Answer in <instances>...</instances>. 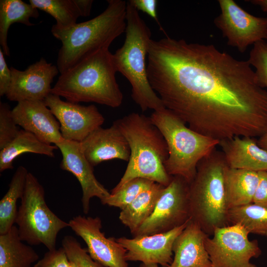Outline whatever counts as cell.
Returning a JSON list of instances; mask_svg holds the SVG:
<instances>
[{
	"label": "cell",
	"instance_id": "obj_1",
	"mask_svg": "<svg viewBox=\"0 0 267 267\" xmlns=\"http://www.w3.org/2000/svg\"><path fill=\"white\" fill-rule=\"evenodd\" d=\"M147 61L164 107L192 130L219 141L267 132V91L248 61L166 36L151 40Z\"/></svg>",
	"mask_w": 267,
	"mask_h": 267
},
{
	"label": "cell",
	"instance_id": "obj_2",
	"mask_svg": "<svg viewBox=\"0 0 267 267\" xmlns=\"http://www.w3.org/2000/svg\"><path fill=\"white\" fill-rule=\"evenodd\" d=\"M106 8L97 16L66 28L52 26V35L61 41L57 59L60 74L84 58L103 49L126 31L127 2L108 0Z\"/></svg>",
	"mask_w": 267,
	"mask_h": 267
},
{
	"label": "cell",
	"instance_id": "obj_3",
	"mask_svg": "<svg viewBox=\"0 0 267 267\" xmlns=\"http://www.w3.org/2000/svg\"><path fill=\"white\" fill-rule=\"evenodd\" d=\"M109 48L101 49L61 74L50 93L79 103L95 102L112 108L121 105L123 95Z\"/></svg>",
	"mask_w": 267,
	"mask_h": 267
},
{
	"label": "cell",
	"instance_id": "obj_4",
	"mask_svg": "<svg viewBox=\"0 0 267 267\" xmlns=\"http://www.w3.org/2000/svg\"><path fill=\"white\" fill-rule=\"evenodd\" d=\"M114 122L128 142L131 155L123 176L112 189L137 178L168 185L172 177L164 167L169 155L167 145L150 117L133 112Z\"/></svg>",
	"mask_w": 267,
	"mask_h": 267
},
{
	"label": "cell",
	"instance_id": "obj_5",
	"mask_svg": "<svg viewBox=\"0 0 267 267\" xmlns=\"http://www.w3.org/2000/svg\"><path fill=\"white\" fill-rule=\"evenodd\" d=\"M126 21L124 43L113 54L116 70L130 83L132 98L142 111L162 109L165 107L151 87L147 74L146 58L151 33L138 11L129 1Z\"/></svg>",
	"mask_w": 267,
	"mask_h": 267
},
{
	"label": "cell",
	"instance_id": "obj_6",
	"mask_svg": "<svg viewBox=\"0 0 267 267\" xmlns=\"http://www.w3.org/2000/svg\"><path fill=\"white\" fill-rule=\"evenodd\" d=\"M150 118L167 145L169 155L164 163L167 174L181 177L189 184L199 162L216 149L220 141L190 129L165 108L154 111Z\"/></svg>",
	"mask_w": 267,
	"mask_h": 267
},
{
	"label": "cell",
	"instance_id": "obj_7",
	"mask_svg": "<svg viewBox=\"0 0 267 267\" xmlns=\"http://www.w3.org/2000/svg\"><path fill=\"white\" fill-rule=\"evenodd\" d=\"M226 166L222 152L215 149L199 162L189 184L190 217H200L214 228L223 222L228 210L224 184Z\"/></svg>",
	"mask_w": 267,
	"mask_h": 267
},
{
	"label": "cell",
	"instance_id": "obj_8",
	"mask_svg": "<svg viewBox=\"0 0 267 267\" xmlns=\"http://www.w3.org/2000/svg\"><path fill=\"white\" fill-rule=\"evenodd\" d=\"M20 200L15 222L20 239L30 245L43 244L48 250L55 249L58 233L69 224L48 207L43 185L30 172Z\"/></svg>",
	"mask_w": 267,
	"mask_h": 267
},
{
	"label": "cell",
	"instance_id": "obj_9",
	"mask_svg": "<svg viewBox=\"0 0 267 267\" xmlns=\"http://www.w3.org/2000/svg\"><path fill=\"white\" fill-rule=\"evenodd\" d=\"M249 233L237 223L215 227L213 237L205 240L213 267H256L250 260L260 256L261 250L256 240L249 239Z\"/></svg>",
	"mask_w": 267,
	"mask_h": 267
},
{
	"label": "cell",
	"instance_id": "obj_10",
	"mask_svg": "<svg viewBox=\"0 0 267 267\" xmlns=\"http://www.w3.org/2000/svg\"><path fill=\"white\" fill-rule=\"evenodd\" d=\"M189 184L181 177H172L169 184L163 188L153 213L133 234L134 237L168 231L191 218Z\"/></svg>",
	"mask_w": 267,
	"mask_h": 267
},
{
	"label": "cell",
	"instance_id": "obj_11",
	"mask_svg": "<svg viewBox=\"0 0 267 267\" xmlns=\"http://www.w3.org/2000/svg\"><path fill=\"white\" fill-rule=\"evenodd\" d=\"M221 13L214 20L228 45L244 52L247 47L267 37V17L251 14L233 0H218Z\"/></svg>",
	"mask_w": 267,
	"mask_h": 267
},
{
	"label": "cell",
	"instance_id": "obj_12",
	"mask_svg": "<svg viewBox=\"0 0 267 267\" xmlns=\"http://www.w3.org/2000/svg\"><path fill=\"white\" fill-rule=\"evenodd\" d=\"M60 124V132L66 140L83 141L90 133L101 127L105 118L94 105L85 106L62 100L50 93L44 100Z\"/></svg>",
	"mask_w": 267,
	"mask_h": 267
},
{
	"label": "cell",
	"instance_id": "obj_13",
	"mask_svg": "<svg viewBox=\"0 0 267 267\" xmlns=\"http://www.w3.org/2000/svg\"><path fill=\"white\" fill-rule=\"evenodd\" d=\"M69 227L86 243L91 258L104 267H129L126 249L101 231L102 221L96 217L79 215L68 222Z\"/></svg>",
	"mask_w": 267,
	"mask_h": 267
},
{
	"label": "cell",
	"instance_id": "obj_14",
	"mask_svg": "<svg viewBox=\"0 0 267 267\" xmlns=\"http://www.w3.org/2000/svg\"><path fill=\"white\" fill-rule=\"evenodd\" d=\"M11 81L5 96L10 101L41 100L50 94L51 84L58 74L56 66L43 57L25 70L11 67Z\"/></svg>",
	"mask_w": 267,
	"mask_h": 267
},
{
	"label": "cell",
	"instance_id": "obj_15",
	"mask_svg": "<svg viewBox=\"0 0 267 267\" xmlns=\"http://www.w3.org/2000/svg\"><path fill=\"white\" fill-rule=\"evenodd\" d=\"M191 219L190 218L180 225L165 232L133 238L121 237L116 241L126 249L127 261H140L168 267L173 261L174 242Z\"/></svg>",
	"mask_w": 267,
	"mask_h": 267
},
{
	"label": "cell",
	"instance_id": "obj_16",
	"mask_svg": "<svg viewBox=\"0 0 267 267\" xmlns=\"http://www.w3.org/2000/svg\"><path fill=\"white\" fill-rule=\"evenodd\" d=\"M55 145L62 154L61 169L72 173L81 185L83 210L88 214L92 198L97 197L101 201L110 192L96 178L93 166L85 156L80 142L64 139Z\"/></svg>",
	"mask_w": 267,
	"mask_h": 267
},
{
	"label": "cell",
	"instance_id": "obj_17",
	"mask_svg": "<svg viewBox=\"0 0 267 267\" xmlns=\"http://www.w3.org/2000/svg\"><path fill=\"white\" fill-rule=\"evenodd\" d=\"M12 113L18 126L33 134L41 141L56 145L64 140L59 123L44 101L18 102L12 109Z\"/></svg>",
	"mask_w": 267,
	"mask_h": 267
},
{
	"label": "cell",
	"instance_id": "obj_18",
	"mask_svg": "<svg viewBox=\"0 0 267 267\" xmlns=\"http://www.w3.org/2000/svg\"><path fill=\"white\" fill-rule=\"evenodd\" d=\"M80 143L85 156L93 167L115 159L129 161V145L114 121L109 128L96 129Z\"/></svg>",
	"mask_w": 267,
	"mask_h": 267
},
{
	"label": "cell",
	"instance_id": "obj_19",
	"mask_svg": "<svg viewBox=\"0 0 267 267\" xmlns=\"http://www.w3.org/2000/svg\"><path fill=\"white\" fill-rule=\"evenodd\" d=\"M206 238L198 222L191 219L175 240L174 258L167 267H213L205 247Z\"/></svg>",
	"mask_w": 267,
	"mask_h": 267
},
{
	"label": "cell",
	"instance_id": "obj_20",
	"mask_svg": "<svg viewBox=\"0 0 267 267\" xmlns=\"http://www.w3.org/2000/svg\"><path fill=\"white\" fill-rule=\"evenodd\" d=\"M219 145L228 167L267 171V151L259 146L254 137L234 136L220 141Z\"/></svg>",
	"mask_w": 267,
	"mask_h": 267
},
{
	"label": "cell",
	"instance_id": "obj_21",
	"mask_svg": "<svg viewBox=\"0 0 267 267\" xmlns=\"http://www.w3.org/2000/svg\"><path fill=\"white\" fill-rule=\"evenodd\" d=\"M259 181L258 172L230 168L226 165L224 184L228 209L252 203Z\"/></svg>",
	"mask_w": 267,
	"mask_h": 267
},
{
	"label": "cell",
	"instance_id": "obj_22",
	"mask_svg": "<svg viewBox=\"0 0 267 267\" xmlns=\"http://www.w3.org/2000/svg\"><path fill=\"white\" fill-rule=\"evenodd\" d=\"M30 3L55 19L53 25L66 28L77 23L80 16L90 15L92 0H29Z\"/></svg>",
	"mask_w": 267,
	"mask_h": 267
},
{
	"label": "cell",
	"instance_id": "obj_23",
	"mask_svg": "<svg viewBox=\"0 0 267 267\" xmlns=\"http://www.w3.org/2000/svg\"><path fill=\"white\" fill-rule=\"evenodd\" d=\"M39 259L31 245L20 239L16 225L0 235V267H31Z\"/></svg>",
	"mask_w": 267,
	"mask_h": 267
},
{
	"label": "cell",
	"instance_id": "obj_24",
	"mask_svg": "<svg viewBox=\"0 0 267 267\" xmlns=\"http://www.w3.org/2000/svg\"><path fill=\"white\" fill-rule=\"evenodd\" d=\"M55 145L45 143L33 134L20 130L15 138L0 151V172L13 168V163L18 156L26 153L54 157Z\"/></svg>",
	"mask_w": 267,
	"mask_h": 267
},
{
	"label": "cell",
	"instance_id": "obj_25",
	"mask_svg": "<svg viewBox=\"0 0 267 267\" xmlns=\"http://www.w3.org/2000/svg\"><path fill=\"white\" fill-rule=\"evenodd\" d=\"M165 186L155 182L141 192L134 200L121 210V222L134 234L153 213Z\"/></svg>",
	"mask_w": 267,
	"mask_h": 267
},
{
	"label": "cell",
	"instance_id": "obj_26",
	"mask_svg": "<svg viewBox=\"0 0 267 267\" xmlns=\"http://www.w3.org/2000/svg\"><path fill=\"white\" fill-rule=\"evenodd\" d=\"M39 16L38 9L30 3L21 0H0V44L4 54L10 55L7 38L10 25L20 23L28 26H33L34 24L30 19L37 18Z\"/></svg>",
	"mask_w": 267,
	"mask_h": 267
},
{
	"label": "cell",
	"instance_id": "obj_27",
	"mask_svg": "<svg viewBox=\"0 0 267 267\" xmlns=\"http://www.w3.org/2000/svg\"><path fill=\"white\" fill-rule=\"evenodd\" d=\"M28 173L25 167L19 166L7 191L0 201V235L6 233L15 225L18 211L17 202L23 195Z\"/></svg>",
	"mask_w": 267,
	"mask_h": 267
},
{
	"label": "cell",
	"instance_id": "obj_28",
	"mask_svg": "<svg viewBox=\"0 0 267 267\" xmlns=\"http://www.w3.org/2000/svg\"><path fill=\"white\" fill-rule=\"evenodd\" d=\"M227 217L233 224H239L250 233L267 236V208L253 203L231 208Z\"/></svg>",
	"mask_w": 267,
	"mask_h": 267
},
{
	"label": "cell",
	"instance_id": "obj_29",
	"mask_svg": "<svg viewBox=\"0 0 267 267\" xmlns=\"http://www.w3.org/2000/svg\"><path fill=\"white\" fill-rule=\"evenodd\" d=\"M154 183L153 181L143 178H134L119 188L112 189L110 195L100 202L103 205L118 207L122 210L141 192L150 188Z\"/></svg>",
	"mask_w": 267,
	"mask_h": 267
},
{
	"label": "cell",
	"instance_id": "obj_30",
	"mask_svg": "<svg viewBox=\"0 0 267 267\" xmlns=\"http://www.w3.org/2000/svg\"><path fill=\"white\" fill-rule=\"evenodd\" d=\"M62 247L66 252L69 261L78 267H104L93 260L88 250L71 235L65 236L62 241Z\"/></svg>",
	"mask_w": 267,
	"mask_h": 267
},
{
	"label": "cell",
	"instance_id": "obj_31",
	"mask_svg": "<svg viewBox=\"0 0 267 267\" xmlns=\"http://www.w3.org/2000/svg\"><path fill=\"white\" fill-rule=\"evenodd\" d=\"M253 66L257 80L263 88H267V43L260 41L253 45L248 60Z\"/></svg>",
	"mask_w": 267,
	"mask_h": 267
},
{
	"label": "cell",
	"instance_id": "obj_32",
	"mask_svg": "<svg viewBox=\"0 0 267 267\" xmlns=\"http://www.w3.org/2000/svg\"><path fill=\"white\" fill-rule=\"evenodd\" d=\"M14 120L12 110L7 103L0 102V150L12 141L19 130Z\"/></svg>",
	"mask_w": 267,
	"mask_h": 267
},
{
	"label": "cell",
	"instance_id": "obj_33",
	"mask_svg": "<svg viewBox=\"0 0 267 267\" xmlns=\"http://www.w3.org/2000/svg\"><path fill=\"white\" fill-rule=\"evenodd\" d=\"M33 267H71V263L62 247L58 249L48 250Z\"/></svg>",
	"mask_w": 267,
	"mask_h": 267
},
{
	"label": "cell",
	"instance_id": "obj_34",
	"mask_svg": "<svg viewBox=\"0 0 267 267\" xmlns=\"http://www.w3.org/2000/svg\"><path fill=\"white\" fill-rule=\"evenodd\" d=\"M132 4L138 11L146 13L153 18L158 24L160 29L164 32L165 30L162 28L158 18L157 7L158 1L156 0H130Z\"/></svg>",
	"mask_w": 267,
	"mask_h": 267
},
{
	"label": "cell",
	"instance_id": "obj_35",
	"mask_svg": "<svg viewBox=\"0 0 267 267\" xmlns=\"http://www.w3.org/2000/svg\"><path fill=\"white\" fill-rule=\"evenodd\" d=\"M258 173L259 181L252 203L267 208V171H260Z\"/></svg>",
	"mask_w": 267,
	"mask_h": 267
},
{
	"label": "cell",
	"instance_id": "obj_36",
	"mask_svg": "<svg viewBox=\"0 0 267 267\" xmlns=\"http://www.w3.org/2000/svg\"><path fill=\"white\" fill-rule=\"evenodd\" d=\"M11 81V73L4 57V53L0 48V96L5 95Z\"/></svg>",
	"mask_w": 267,
	"mask_h": 267
},
{
	"label": "cell",
	"instance_id": "obj_37",
	"mask_svg": "<svg viewBox=\"0 0 267 267\" xmlns=\"http://www.w3.org/2000/svg\"><path fill=\"white\" fill-rule=\"evenodd\" d=\"M249 1L259 6L263 11L267 12V0H252Z\"/></svg>",
	"mask_w": 267,
	"mask_h": 267
},
{
	"label": "cell",
	"instance_id": "obj_38",
	"mask_svg": "<svg viewBox=\"0 0 267 267\" xmlns=\"http://www.w3.org/2000/svg\"><path fill=\"white\" fill-rule=\"evenodd\" d=\"M257 142L261 147L267 151V132L260 136Z\"/></svg>",
	"mask_w": 267,
	"mask_h": 267
},
{
	"label": "cell",
	"instance_id": "obj_39",
	"mask_svg": "<svg viewBox=\"0 0 267 267\" xmlns=\"http://www.w3.org/2000/svg\"><path fill=\"white\" fill-rule=\"evenodd\" d=\"M139 267H158V264L154 263L144 264L141 263Z\"/></svg>",
	"mask_w": 267,
	"mask_h": 267
},
{
	"label": "cell",
	"instance_id": "obj_40",
	"mask_svg": "<svg viewBox=\"0 0 267 267\" xmlns=\"http://www.w3.org/2000/svg\"><path fill=\"white\" fill-rule=\"evenodd\" d=\"M71 267H78L77 266H76L74 264H73V263L71 262Z\"/></svg>",
	"mask_w": 267,
	"mask_h": 267
},
{
	"label": "cell",
	"instance_id": "obj_41",
	"mask_svg": "<svg viewBox=\"0 0 267 267\" xmlns=\"http://www.w3.org/2000/svg\"><path fill=\"white\" fill-rule=\"evenodd\" d=\"M266 40H267V39H266Z\"/></svg>",
	"mask_w": 267,
	"mask_h": 267
}]
</instances>
